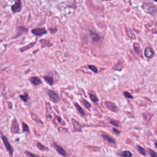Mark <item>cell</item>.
Here are the masks:
<instances>
[{
  "instance_id": "7c38bea8",
  "label": "cell",
  "mask_w": 157,
  "mask_h": 157,
  "mask_svg": "<svg viewBox=\"0 0 157 157\" xmlns=\"http://www.w3.org/2000/svg\"><path fill=\"white\" fill-rule=\"evenodd\" d=\"M72 123L74 125V129L76 131H77V132H81V125H80V123L77 122L76 120H75L74 119H72Z\"/></svg>"
},
{
  "instance_id": "7402d4cb",
  "label": "cell",
  "mask_w": 157,
  "mask_h": 157,
  "mask_svg": "<svg viewBox=\"0 0 157 157\" xmlns=\"http://www.w3.org/2000/svg\"><path fill=\"white\" fill-rule=\"evenodd\" d=\"M82 103L83 104H84V106L86 108L89 109L91 107V104H90V103H89L88 101H86V100H85V99H82Z\"/></svg>"
},
{
  "instance_id": "ac0fdd59",
  "label": "cell",
  "mask_w": 157,
  "mask_h": 157,
  "mask_svg": "<svg viewBox=\"0 0 157 157\" xmlns=\"http://www.w3.org/2000/svg\"><path fill=\"white\" fill-rule=\"evenodd\" d=\"M137 150H138V152L140 153L142 155H144V156H146V150L145 149H144L143 147L139 146H138L137 147Z\"/></svg>"
},
{
  "instance_id": "83f0119b",
  "label": "cell",
  "mask_w": 157,
  "mask_h": 157,
  "mask_svg": "<svg viewBox=\"0 0 157 157\" xmlns=\"http://www.w3.org/2000/svg\"><path fill=\"white\" fill-rule=\"evenodd\" d=\"M25 154H26V155H27L28 156H29V157H39V156H38V155H35V154L31 153V152H25Z\"/></svg>"
},
{
  "instance_id": "d4e9b609",
  "label": "cell",
  "mask_w": 157,
  "mask_h": 157,
  "mask_svg": "<svg viewBox=\"0 0 157 157\" xmlns=\"http://www.w3.org/2000/svg\"><path fill=\"white\" fill-rule=\"evenodd\" d=\"M149 153L150 155L152 157H157V154L156 153V152L155 151L152 150V149H149Z\"/></svg>"
},
{
  "instance_id": "ba28073f",
  "label": "cell",
  "mask_w": 157,
  "mask_h": 157,
  "mask_svg": "<svg viewBox=\"0 0 157 157\" xmlns=\"http://www.w3.org/2000/svg\"><path fill=\"white\" fill-rule=\"evenodd\" d=\"M32 33L36 36H42V34L46 33V31L43 28H36L32 30Z\"/></svg>"
},
{
  "instance_id": "4316f807",
  "label": "cell",
  "mask_w": 157,
  "mask_h": 157,
  "mask_svg": "<svg viewBox=\"0 0 157 157\" xmlns=\"http://www.w3.org/2000/svg\"><path fill=\"white\" fill-rule=\"evenodd\" d=\"M123 95L126 98H130V99H132L133 97V96L131 95L129 93L127 92V91H125V92L123 93Z\"/></svg>"
},
{
  "instance_id": "5bb4252c",
  "label": "cell",
  "mask_w": 157,
  "mask_h": 157,
  "mask_svg": "<svg viewBox=\"0 0 157 157\" xmlns=\"http://www.w3.org/2000/svg\"><path fill=\"white\" fill-rule=\"evenodd\" d=\"M44 80L46 81V82L48 84H49L50 85H52L54 84V78L51 76H45L44 77Z\"/></svg>"
},
{
  "instance_id": "7a4b0ae2",
  "label": "cell",
  "mask_w": 157,
  "mask_h": 157,
  "mask_svg": "<svg viewBox=\"0 0 157 157\" xmlns=\"http://www.w3.org/2000/svg\"><path fill=\"white\" fill-rule=\"evenodd\" d=\"M11 132L13 134H17L19 132V125L15 119L13 120L12 122Z\"/></svg>"
},
{
  "instance_id": "d6a6232c",
  "label": "cell",
  "mask_w": 157,
  "mask_h": 157,
  "mask_svg": "<svg viewBox=\"0 0 157 157\" xmlns=\"http://www.w3.org/2000/svg\"><path fill=\"white\" fill-rule=\"evenodd\" d=\"M153 1H155V2H157V0H153Z\"/></svg>"
},
{
  "instance_id": "4dcf8cb0",
  "label": "cell",
  "mask_w": 157,
  "mask_h": 157,
  "mask_svg": "<svg viewBox=\"0 0 157 157\" xmlns=\"http://www.w3.org/2000/svg\"><path fill=\"white\" fill-rule=\"evenodd\" d=\"M57 119L58 120V121L60 122V123H61V122H62V121H61V120H62V119H61L60 118H59V117H57Z\"/></svg>"
},
{
  "instance_id": "52a82bcc",
  "label": "cell",
  "mask_w": 157,
  "mask_h": 157,
  "mask_svg": "<svg viewBox=\"0 0 157 157\" xmlns=\"http://www.w3.org/2000/svg\"><path fill=\"white\" fill-rule=\"evenodd\" d=\"M104 104H105V105L107 107V108L109 109V110H111L113 112L117 111V107L114 103H112L109 101H106L105 103H104Z\"/></svg>"
},
{
  "instance_id": "8992f818",
  "label": "cell",
  "mask_w": 157,
  "mask_h": 157,
  "mask_svg": "<svg viewBox=\"0 0 157 157\" xmlns=\"http://www.w3.org/2000/svg\"><path fill=\"white\" fill-rule=\"evenodd\" d=\"M144 55L146 56L147 58H152V56H154V52L153 50V49H152L151 47H147L145 49V52H144Z\"/></svg>"
},
{
  "instance_id": "3957f363",
  "label": "cell",
  "mask_w": 157,
  "mask_h": 157,
  "mask_svg": "<svg viewBox=\"0 0 157 157\" xmlns=\"http://www.w3.org/2000/svg\"><path fill=\"white\" fill-rule=\"evenodd\" d=\"M48 95L49 96L50 99L53 102H54L55 103L59 102L60 99H59L58 96L56 93H55L54 91H52V90H49V91H48Z\"/></svg>"
},
{
  "instance_id": "484cf974",
  "label": "cell",
  "mask_w": 157,
  "mask_h": 157,
  "mask_svg": "<svg viewBox=\"0 0 157 157\" xmlns=\"http://www.w3.org/2000/svg\"><path fill=\"white\" fill-rule=\"evenodd\" d=\"M110 123L111 124H112V125H114L115 126H117V127H119L120 124H119V122L117 121L116 120H111L110 121Z\"/></svg>"
},
{
  "instance_id": "cb8c5ba5",
  "label": "cell",
  "mask_w": 157,
  "mask_h": 157,
  "mask_svg": "<svg viewBox=\"0 0 157 157\" xmlns=\"http://www.w3.org/2000/svg\"><path fill=\"white\" fill-rule=\"evenodd\" d=\"M88 67H89V68L90 69H91V70L93 72H95V73H97V72H98V69H97V67L95 66H93V65H89Z\"/></svg>"
},
{
  "instance_id": "30bf717a",
  "label": "cell",
  "mask_w": 157,
  "mask_h": 157,
  "mask_svg": "<svg viewBox=\"0 0 157 157\" xmlns=\"http://www.w3.org/2000/svg\"><path fill=\"white\" fill-rule=\"evenodd\" d=\"M133 47H134L135 52H136V53L138 55L142 56V50H141L140 46H139V45L138 44V43H134Z\"/></svg>"
},
{
  "instance_id": "44dd1931",
  "label": "cell",
  "mask_w": 157,
  "mask_h": 157,
  "mask_svg": "<svg viewBox=\"0 0 157 157\" xmlns=\"http://www.w3.org/2000/svg\"><path fill=\"white\" fill-rule=\"evenodd\" d=\"M22 128H23V131L24 132L30 133V130H29L28 126L27 125V123H24V122H23V123H22Z\"/></svg>"
},
{
  "instance_id": "f546056e",
  "label": "cell",
  "mask_w": 157,
  "mask_h": 157,
  "mask_svg": "<svg viewBox=\"0 0 157 157\" xmlns=\"http://www.w3.org/2000/svg\"><path fill=\"white\" fill-rule=\"evenodd\" d=\"M113 131H114V132L116 134H119L120 133V132L119 130H118L117 129H115V128H113Z\"/></svg>"
},
{
  "instance_id": "5b68a950",
  "label": "cell",
  "mask_w": 157,
  "mask_h": 157,
  "mask_svg": "<svg viewBox=\"0 0 157 157\" xmlns=\"http://www.w3.org/2000/svg\"><path fill=\"white\" fill-rule=\"evenodd\" d=\"M53 147L55 148V149L56 150L58 154H60L61 155L65 156L66 155V152L63 149V148L60 146L59 145L56 144V143H53Z\"/></svg>"
},
{
  "instance_id": "6da1fadb",
  "label": "cell",
  "mask_w": 157,
  "mask_h": 157,
  "mask_svg": "<svg viewBox=\"0 0 157 157\" xmlns=\"http://www.w3.org/2000/svg\"><path fill=\"white\" fill-rule=\"evenodd\" d=\"M2 140H3L4 145V146H5L6 150L9 152V155L11 156H12L13 153H14V149H13L12 147L11 146L10 142H9L7 138L5 136L3 135V136H2Z\"/></svg>"
},
{
  "instance_id": "4fadbf2b",
  "label": "cell",
  "mask_w": 157,
  "mask_h": 157,
  "mask_svg": "<svg viewBox=\"0 0 157 157\" xmlns=\"http://www.w3.org/2000/svg\"><path fill=\"white\" fill-rule=\"evenodd\" d=\"M118 155L121 157H132V154L129 151H123L118 153Z\"/></svg>"
},
{
  "instance_id": "277c9868",
  "label": "cell",
  "mask_w": 157,
  "mask_h": 157,
  "mask_svg": "<svg viewBox=\"0 0 157 157\" xmlns=\"http://www.w3.org/2000/svg\"><path fill=\"white\" fill-rule=\"evenodd\" d=\"M21 1L20 0H16L15 4L12 7V9L13 12H20L21 10Z\"/></svg>"
},
{
  "instance_id": "836d02e7",
  "label": "cell",
  "mask_w": 157,
  "mask_h": 157,
  "mask_svg": "<svg viewBox=\"0 0 157 157\" xmlns=\"http://www.w3.org/2000/svg\"><path fill=\"white\" fill-rule=\"evenodd\" d=\"M104 1H111V0H104Z\"/></svg>"
},
{
  "instance_id": "9c48e42d",
  "label": "cell",
  "mask_w": 157,
  "mask_h": 157,
  "mask_svg": "<svg viewBox=\"0 0 157 157\" xmlns=\"http://www.w3.org/2000/svg\"><path fill=\"white\" fill-rule=\"evenodd\" d=\"M102 137L104 139V140L109 142L111 144H115V141L114 139H113L112 137L108 136L107 134H103Z\"/></svg>"
},
{
  "instance_id": "603a6c76",
  "label": "cell",
  "mask_w": 157,
  "mask_h": 157,
  "mask_svg": "<svg viewBox=\"0 0 157 157\" xmlns=\"http://www.w3.org/2000/svg\"><path fill=\"white\" fill-rule=\"evenodd\" d=\"M90 98L91 101H93V102H97L98 101V98L97 97V96L92 93H90Z\"/></svg>"
},
{
  "instance_id": "1f68e13d",
  "label": "cell",
  "mask_w": 157,
  "mask_h": 157,
  "mask_svg": "<svg viewBox=\"0 0 157 157\" xmlns=\"http://www.w3.org/2000/svg\"><path fill=\"white\" fill-rule=\"evenodd\" d=\"M155 146H156V147L157 148V142H155Z\"/></svg>"
},
{
  "instance_id": "8fae6325",
  "label": "cell",
  "mask_w": 157,
  "mask_h": 157,
  "mask_svg": "<svg viewBox=\"0 0 157 157\" xmlns=\"http://www.w3.org/2000/svg\"><path fill=\"white\" fill-rule=\"evenodd\" d=\"M30 81H31L32 84L34 85H39L41 84L42 82L39 79V78L36 77H33L32 78H30Z\"/></svg>"
},
{
  "instance_id": "ffe728a7",
  "label": "cell",
  "mask_w": 157,
  "mask_h": 157,
  "mask_svg": "<svg viewBox=\"0 0 157 157\" xmlns=\"http://www.w3.org/2000/svg\"><path fill=\"white\" fill-rule=\"evenodd\" d=\"M143 117L146 121H149L152 117V115L150 114H147V113H146V114H143Z\"/></svg>"
},
{
  "instance_id": "9a60e30c",
  "label": "cell",
  "mask_w": 157,
  "mask_h": 157,
  "mask_svg": "<svg viewBox=\"0 0 157 157\" xmlns=\"http://www.w3.org/2000/svg\"><path fill=\"white\" fill-rule=\"evenodd\" d=\"M36 146H37V147L38 148V149H39L41 151H48V150H49V149H48L47 147H46V146L42 145V144L40 143V142H38L36 144Z\"/></svg>"
},
{
  "instance_id": "2e32d148",
  "label": "cell",
  "mask_w": 157,
  "mask_h": 157,
  "mask_svg": "<svg viewBox=\"0 0 157 157\" xmlns=\"http://www.w3.org/2000/svg\"><path fill=\"white\" fill-rule=\"evenodd\" d=\"M74 104H75V106L77 109V110L78 111V112H79L82 115H83V116L85 115V112L84 111V110H83V109L81 107V106H79V104H77V103H75Z\"/></svg>"
},
{
  "instance_id": "e0dca14e",
  "label": "cell",
  "mask_w": 157,
  "mask_h": 157,
  "mask_svg": "<svg viewBox=\"0 0 157 157\" xmlns=\"http://www.w3.org/2000/svg\"><path fill=\"white\" fill-rule=\"evenodd\" d=\"M31 115H32V119H33L34 121H36L37 122V123H40L42 124V125L43 124V123H42V121H41V120L40 119H39V118L36 115L33 114V113H31Z\"/></svg>"
},
{
  "instance_id": "d6986e66",
  "label": "cell",
  "mask_w": 157,
  "mask_h": 157,
  "mask_svg": "<svg viewBox=\"0 0 157 157\" xmlns=\"http://www.w3.org/2000/svg\"><path fill=\"white\" fill-rule=\"evenodd\" d=\"M19 97L24 102H27L28 99V94L27 93H25L23 95H20Z\"/></svg>"
},
{
  "instance_id": "f1b7e54d",
  "label": "cell",
  "mask_w": 157,
  "mask_h": 157,
  "mask_svg": "<svg viewBox=\"0 0 157 157\" xmlns=\"http://www.w3.org/2000/svg\"><path fill=\"white\" fill-rule=\"evenodd\" d=\"M91 36H92V38L94 40H98V39L99 38V36L97 34H91Z\"/></svg>"
}]
</instances>
